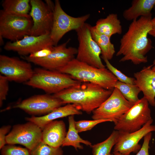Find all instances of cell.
I'll list each match as a JSON object with an SVG mask.
<instances>
[{
  "label": "cell",
  "mask_w": 155,
  "mask_h": 155,
  "mask_svg": "<svg viewBox=\"0 0 155 155\" xmlns=\"http://www.w3.org/2000/svg\"><path fill=\"white\" fill-rule=\"evenodd\" d=\"M81 83L70 75L58 71L36 68L34 69L32 77L24 84L43 90L46 94H54Z\"/></svg>",
  "instance_id": "cell-4"
},
{
  "label": "cell",
  "mask_w": 155,
  "mask_h": 155,
  "mask_svg": "<svg viewBox=\"0 0 155 155\" xmlns=\"http://www.w3.org/2000/svg\"><path fill=\"white\" fill-rule=\"evenodd\" d=\"M29 0H4L2 3V9L5 12L13 15L27 16L31 9Z\"/></svg>",
  "instance_id": "cell-24"
},
{
  "label": "cell",
  "mask_w": 155,
  "mask_h": 155,
  "mask_svg": "<svg viewBox=\"0 0 155 155\" xmlns=\"http://www.w3.org/2000/svg\"><path fill=\"white\" fill-rule=\"evenodd\" d=\"M115 88H117L124 97L130 102L135 103L140 99L138 96L141 91L135 84H127L118 81Z\"/></svg>",
  "instance_id": "cell-26"
},
{
  "label": "cell",
  "mask_w": 155,
  "mask_h": 155,
  "mask_svg": "<svg viewBox=\"0 0 155 155\" xmlns=\"http://www.w3.org/2000/svg\"><path fill=\"white\" fill-rule=\"evenodd\" d=\"M3 38L1 36H0V45H3Z\"/></svg>",
  "instance_id": "cell-38"
},
{
  "label": "cell",
  "mask_w": 155,
  "mask_h": 155,
  "mask_svg": "<svg viewBox=\"0 0 155 155\" xmlns=\"http://www.w3.org/2000/svg\"><path fill=\"white\" fill-rule=\"evenodd\" d=\"M152 119L139 130L131 133L119 131L117 142L113 152H118L121 155H129L133 152L137 153L142 146L139 141L150 132H155V125H152Z\"/></svg>",
  "instance_id": "cell-14"
},
{
  "label": "cell",
  "mask_w": 155,
  "mask_h": 155,
  "mask_svg": "<svg viewBox=\"0 0 155 155\" xmlns=\"http://www.w3.org/2000/svg\"><path fill=\"white\" fill-rule=\"evenodd\" d=\"M10 125L3 126L0 129V149H1L6 144V138L7 134L11 128Z\"/></svg>",
  "instance_id": "cell-34"
},
{
  "label": "cell",
  "mask_w": 155,
  "mask_h": 155,
  "mask_svg": "<svg viewBox=\"0 0 155 155\" xmlns=\"http://www.w3.org/2000/svg\"><path fill=\"white\" fill-rule=\"evenodd\" d=\"M155 5V0H133L123 16L126 20L132 21L139 17L152 16L151 11Z\"/></svg>",
  "instance_id": "cell-20"
},
{
  "label": "cell",
  "mask_w": 155,
  "mask_h": 155,
  "mask_svg": "<svg viewBox=\"0 0 155 155\" xmlns=\"http://www.w3.org/2000/svg\"><path fill=\"white\" fill-rule=\"evenodd\" d=\"M135 103L127 100L120 91L115 88L109 97L92 112L94 120L107 119L115 124Z\"/></svg>",
  "instance_id": "cell-9"
},
{
  "label": "cell",
  "mask_w": 155,
  "mask_h": 155,
  "mask_svg": "<svg viewBox=\"0 0 155 155\" xmlns=\"http://www.w3.org/2000/svg\"><path fill=\"white\" fill-rule=\"evenodd\" d=\"M91 26L85 23L75 31L79 42L75 58L80 62L96 68H105L100 57L101 49L92 36Z\"/></svg>",
  "instance_id": "cell-5"
},
{
  "label": "cell",
  "mask_w": 155,
  "mask_h": 155,
  "mask_svg": "<svg viewBox=\"0 0 155 155\" xmlns=\"http://www.w3.org/2000/svg\"><path fill=\"white\" fill-rule=\"evenodd\" d=\"M107 68L121 82L131 84H135V79L129 77L123 73L120 70L114 67L107 59L104 60Z\"/></svg>",
  "instance_id": "cell-29"
},
{
  "label": "cell",
  "mask_w": 155,
  "mask_h": 155,
  "mask_svg": "<svg viewBox=\"0 0 155 155\" xmlns=\"http://www.w3.org/2000/svg\"><path fill=\"white\" fill-rule=\"evenodd\" d=\"M1 150V155H31L30 151L26 148L7 144Z\"/></svg>",
  "instance_id": "cell-30"
},
{
  "label": "cell",
  "mask_w": 155,
  "mask_h": 155,
  "mask_svg": "<svg viewBox=\"0 0 155 155\" xmlns=\"http://www.w3.org/2000/svg\"><path fill=\"white\" fill-rule=\"evenodd\" d=\"M30 15L20 16L0 11V36L11 42L21 39L30 35L33 26Z\"/></svg>",
  "instance_id": "cell-7"
},
{
  "label": "cell",
  "mask_w": 155,
  "mask_h": 155,
  "mask_svg": "<svg viewBox=\"0 0 155 155\" xmlns=\"http://www.w3.org/2000/svg\"><path fill=\"white\" fill-rule=\"evenodd\" d=\"M54 46H51L44 48L30 54L28 56L30 58L35 59L45 57L49 55L52 52Z\"/></svg>",
  "instance_id": "cell-33"
},
{
  "label": "cell",
  "mask_w": 155,
  "mask_h": 155,
  "mask_svg": "<svg viewBox=\"0 0 155 155\" xmlns=\"http://www.w3.org/2000/svg\"><path fill=\"white\" fill-rule=\"evenodd\" d=\"M113 91L94 84L82 82L53 95L64 104H73L81 111L90 114L109 97Z\"/></svg>",
  "instance_id": "cell-2"
},
{
  "label": "cell",
  "mask_w": 155,
  "mask_h": 155,
  "mask_svg": "<svg viewBox=\"0 0 155 155\" xmlns=\"http://www.w3.org/2000/svg\"><path fill=\"white\" fill-rule=\"evenodd\" d=\"M152 132L146 135L144 138L143 144L140 150L135 155H150L149 152V143L152 137ZM112 155H121L118 152H113Z\"/></svg>",
  "instance_id": "cell-32"
},
{
  "label": "cell",
  "mask_w": 155,
  "mask_h": 155,
  "mask_svg": "<svg viewBox=\"0 0 155 155\" xmlns=\"http://www.w3.org/2000/svg\"><path fill=\"white\" fill-rule=\"evenodd\" d=\"M55 3L53 24L50 34L54 46H56L66 33L72 30L76 31L83 26L90 15L87 14L77 17H72L63 9L59 0H55Z\"/></svg>",
  "instance_id": "cell-8"
},
{
  "label": "cell",
  "mask_w": 155,
  "mask_h": 155,
  "mask_svg": "<svg viewBox=\"0 0 155 155\" xmlns=\"http://www.w3.org/2000/svg\"><path fill=\"white\" fill-rule=\"evenodd\" d=\"M45 1L48 8L53 12L55 8V3L50 0H45Z\"/></svg>",
  "instance_id": "cell-36"
},
{
  "label": "cell",
  "mask_w": 155,
  "mask_h": 155,
  "mask_svg": "<svg viewBox=\"0 0 155 155\" xmlns=\"http://www.w3.org/2000/svg\"><path fill=\"white\" fill-rule=\"evenodd\" d=\"M119 131H113L109 136L104 141L94 145L91 147L93 155H108L112 148L116 144Z\"/></svg>",
  "instance_id": "cell-25"
},
{
  "label": "cell",
  "mask_w": 155,
  "mask_h": 155,
  "mask_svg": "<svg viewBox=\"0 0 155 155\" xmlns=\"http://www.w3.org/2000/svg\"><path fill=\"white\" fill-rule=\"evenodd\" d=\"M149 105L144 97L140 99L115 124V130L131 133L141 129L152 119Z\"/></svg>",
  "instance_id": "cell-6"
},
{
  "label": "cell",
  "mask_w": 155,
  "mask_h": 155,
  "mask_svg": "<svg viewBox=\"0 0 155 155\" xmlns=\"http://www.w3.org/2000/svg\"><path fill=\"white\" fill-rule=\"evenodd\" d=\"M64 105L61 100L53 95L46 94L32 96L18 103L13 107L33 115H45Z\"/></svg>",
  "instance_id": "cell-13"
},
{
  "label": "cell",
  "mask_w": 155,
  "mask_h": 155,
  "mask_svg": "<svg viewBox=\"0 0 155 155\" xmlns=\"http://www.w3.org/2000/svg\"><path fill=\"white\" fill-rule=\"evenodd\" d=\"M152 18V16H142L130 24L120 40L116 54L117 56H123L120 62L130 61L136 65L148 62L146 55L152 48L151 40L148 37L151 28Z\"/></svg>",
  "instance_id": "cell-1"
},
{
  "label": "cell",
  "mask_w": 155,
  "mask_h": 155,
  "mask_svg": "<svg viewBox=\"0 0 155 155\" xmlns=\"http://www.w3.org/2000/svg\"><path fill=\"white\" fill-rule=\"evenodd\" d=\"M106 122L112 121L110 120L107 119L81 120L75 121V125L76 129L79 133L90 130L96 125Z\"/></svg>",
  "instance_id": "cell-28"
},
{
  "label": "cell",
  "mask_w": 155,
  "mask_h": 155,
  "mask_svg": "<svg viewBox=\"0 0 155 155\" xmlns=\"http://www.w3.org/2000/svg\"><path fill=\"white\" fill-rule=\"evenodd\" d=\"M9 80L5 76L0 75V106L6 99L9 89Z\"/></svg>",
  "instance_id": "cell-31"
},
{
  "label": "cell",
  "mask_w": 155,
  "mask_h": 155,
  "mask_svg": "<svg viewBox=\"0 0 155 155\" xmlns=\"http://www.w3.org/2000/svg\"><path fill=\"white\" fill-rule=\"evenodd\" d=\"M93 26L97 32L110 38L114 34H120L122 32L121 22L115 13L110 14L105 18L98 19Z\"/></svg>",
  "instance_id": "cell-21"
},
{
  "label": "cell",
  "mask_w": 155,
  "mask_h": 155,
  "mask_svg": "<svg viewBox=\"0 0 155 155\" xmlns=\"http://www.w3.org/2000/svg\"><path fill=\"white\" fill-rule=\"evenodd\" d=\"M68 121V130L62 146H71L73 147L77 150L78 149H83V146L81 145V143L91 147L92 145L90 142L83 139L79 135V133L75 125L74 115L69 116Z\"/></svg>",
  "instance_id": "cell-22"
},
{
  "label": "cell",
  "mask_w": 155,
  "mask_h": 155,
  "mask_svg": "<svg viewBox=\"0 0 155 155\" xmlns=\"http://www.w3.org/2000/svg\"><path fill=\"white\" fill-rule=\"evenodd\" d=\"M82 113L75 105L68 104L59 107L49 113L40 117L33 116L27 117L26 119L32 122L42 129L48 123L60 118L75 115H81Z\"/></svg>",
  "instance_id": "cell-19"
},
{
  "label": "cell",
  "mask_w": 155,
  "mask_h": 155,
  "mask_svg": "<svg viewBox=\"0 0 155 155\" xmlns=\"http://www.w3.org/2000/svg\"><path fill=\"white\" fill-rule=\"evenodd\" d=\"M58 71L70 75L82 83L94 84L111 90H113L118 81L107 68H96L80 62L75 58Z\"/></svg>",
  "instance_id": "cell-3"
},
{
  "label": "cell",
  "mask_w": 155,
  "mask_h": 155,
  "mask_svg": "<svg viewBox=\"0 0 155 155\" xmlns=\"http://www.w3.org/2000/svg\"><path fill=\"white\" fill-rule=\"evenodd\" d=\"M30 152L31 155H63V153L61 147L54 148L42 141Z\"/></svg>",
  "instance_id": "cell-27"
},
{
  "label": "cell",
  "mask_w": 155,
  "mask_h": 155,
  "mask_svg": "<svg viewBox=\"0 0 155 155\" xmlns=\"http://www.w3.org/2000/svg\"><path fill=\"white\" fill-rule=\"evenodd\" d=\"M152 65V69L153 71H155V59L153 61Z\"/></svg>",
  "instance_id": "cell-37"
},
{
  "label": "cell",
  "mask_w": 155,
  "mask_h": 155,
  "mask_svg": "<svg viewBox=\"0 0 155 155\" xmlns=\"http://www.w3.org/2000/svg\"><path fill=\"white\" fill-rule=\"evenodd\" d=\"M54 46L50 34L39 36L26 35L22 39L14 42H7L4 49L17 52L24 56L35 53L44 48Z\"/></svg>",
  "instance_id": "cell-16"
},
{
  "label": "cell",
  "mask_w": 155,
  "mask_h": 155,
  "mask_svg": "<svg viewBox=\"0 0 155 155\" xmlns=\"http://www.w3.org/2000/svg\"><path fill=\"white\" fill-rule=\"evenodd\" d=\"M33 71L30 62L16 57L0 55V73L9 81L25 83L32 77Z\"/></svg>",
  "instance_id": "cell-12"
},
{
  "label": "cell",
  "mask_w": 155,
  "mask_h": 155,
  "mask_svg": "<svg viewBox=\"0 0 155 155\" xmlns=\"http://www.w3.org/2000/svg\"><path fill=\"white\" fill-rule=\"evenodd\" d=\"M151 28L149 34L155 37V17L152 18L151 21Z\"/></svg>",
  "instance_id": "cell-35"
},
{
  "label": "cell",
  "mask_w": 155,
  "mask_h": 155,
  "mask_svg": "<svg viewBox=\"0 0 155 155\" xmlns=\"http://www.w3.org/2000/svg\"><path fill=\"white\" fill-rule=\"evenodd\" d=\"M42 129L34 123L28 121L13 126L6 136L7 144H19L30 151L42 141Z\"/></svg>",
  "instance_id": "cell-11"
},
{
  "label": "cell",
  "mask_w": 155,
  "mask_h": 155,
  "mask_svg": "<svg viewBox=\"0 0 155 155\" xmlns=\"http://www.w3.org/2000/svg\"><path fill=\"white\" fill-rule=\"evenodd\" d=\"M29 14L33 21L30 35L39 36L50 34L53 21V12L41 0H30Z\"/></svg>",
  "instance_id": "cell-15"
},
{
  "label": "cell",
  "mask_w": 155,
  "mask_h": 155,
  "mask_svg": "<svg viewBox=\"0 0 155 155\" xmlns=\"http://www.w3.org/2000/svg\"><path fill=\"white\" fill-rule=\"evenodd\" d=\"M152 65L144 67L140 71L134 73L135 84L137 86L149 104L155 106V71Z\"/></svg>",
  "instance_id": "cell-17"
},
{
  "label": "cell",
  "mask_w": 155,
  "mask_h": 155,
  "mask_svg": "<svg viewBox=\"0 0 155 155\" xmlns=\"http://www.w3.org/2000/svg\"><path fill=\"white\" fill-rule=\"evenodd\" d=\"M67 133L63 121H53L48 123L42 129V141L54 148L61 147Z\"/></svg>",
  "instance_id": "cell-18"
},
{
  "label": "cell",
  "mask_w": 155,
  "mask_h": 155,
  "mask_svg": "<svg viewBox=\"0 0 155 155\" xmlns=\"http://www.w3.org/2000/svg\"><path fill=\"white\" fill-rule=\"evenodd\" d=\"M112 155V154H109V155Z\"/></svg>",
  "instance_id": "cell-39"
},
{
  "label": "cell",
  "mask_w": 155,
  "mask_h": 155,
  "mask_svg": "<svg viewBox=\"0 0 155 155\" xmlns=\"http://www.w3.org/2000/svg\"><path fill=\"white\" fill-rule=\"evenodd\" d=\"M70 40L60 45L54 46L52 52L47 56L40 58H32L28 56L23 57L28 62L39 65L45 69L58 71L66 65L74 58L77 49L72 47H67Z\"/></svg>",
  "instance_id": "cell-10"
},
{
  "label": "cell",
  "mask_w": 155,
  "mask_h": 155,
  "mask_svg": "<svg viewBox=\"0 0 155 155\" xmlns=\"http://www.w3.org/2000/svg\"><path fill=\"white\" fill-rule=\"evenodd\" d=\"M90 30L93 38L101 49V57L103 60L107 59L109 61L111 59L115 51L114 45L111 41V38L97 32L93 26H91Z\"/></svg>",
  "instance_id": "cell-23"
}]
</instances>
